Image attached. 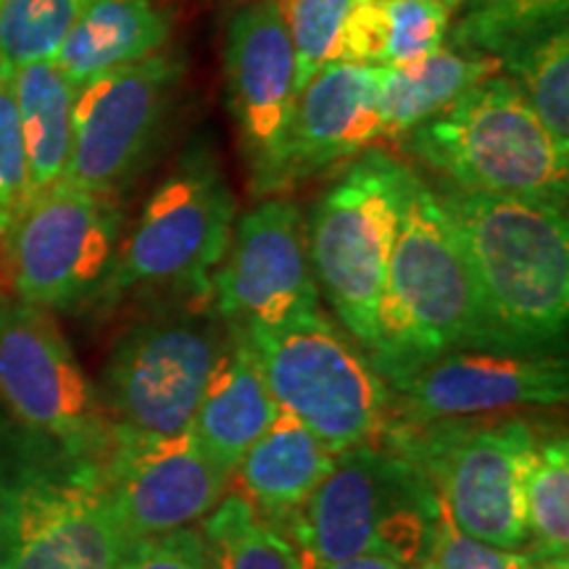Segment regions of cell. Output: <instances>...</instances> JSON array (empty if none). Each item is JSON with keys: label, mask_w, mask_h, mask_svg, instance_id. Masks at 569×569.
Segmentation results:
<instances>
[{"label": "cell", "mask_w": 569, "mask_h": 569, "mask_svg": "<svg viewBox=\"0 0 569 569\" xmlns=\"http://www.w3.org/2000/svg\"><path fill=\"white\" fill-rule=\"evenodd\" d=\"M0 3H3V0H0Z\"/></svg>", "instance_id": "37"}, {"label": "cell", "mask_w": 569, "mask_h": 569, "mask_svg": "<svg viewBox=\"0 0 569 569\" xmlns=\"http://www.w3.org/2000/svg\"><path fill=\"white\" fill-rule=\"evenodd\" d=\"M274 403L246 330L227 325V340L206 382L190 430L209 459L234 472L248 448L274 422Z\"/></svg>", "instance_id": "19"}, {"label": "cell", "mask_w": 569, "mask_h": 569, "mask_svg": "<svg viewBox=\"0 0 569 569\" xmlns=\"http://www.w3.org/2000/svg\"><path fill=\"white\" fill-rule=\"evenodd\" d=\"M440 3H446L448 6V9H459V6H465L467 3V0H440Z\"/></svg>", "instance_id": "35"}, {"label": "cell", "mask_w": 569, "mask_h": 569, "mask_svg": "<svg viewBox=\"0 0 569 569\" xmlns=\"http://www.w3.org/2000/svg\"><path fill=\"white\" fill-rule=\"evenodd\" d=\"M132 546L98 461L0 436V569H119Z\"/></svg>", "instance_id": "3"}, {"label": "cell", "mask_w": 569, "mask_h": 569, "mask_svg": "<svg viewBox=\"0 0 569 569\" xmlns=\"http://www.w3.org/2000/svg\"><path fill=\"white\" fill-rule=\"evenodd\" d=\"M182 74V59L161 51L80 84L61 182L98 196L117 193L159 138Z\"/></svg>", "instance_id": "14"}, {"label": "cell", "mask_w": 569, "mask_h": 569, "mask_svg": "<svg viewBox=\"0 0 569 569\" xmlns=\"http://www.w3.org/2000/svg\"><path fill=\"white\" fill-rule=\"evenodd\" d=\"M232 3H248V0H232Z\"/></svg>", "instance_id": "36"}, {"label": "cell", "mask_w": 569, "mask_h": 569, "mask_svg": "<svg viewBox=\"0 0 569 569\" xmlns=\"http://www.w3.org/2000/svg\"><path fill=\"white\" fill-rule=\"evenodd\" d=\"M172 30V11L159 0H90L53 53V63L80 88L103 71L161 53Z\"/></svg>", "instance_id": "20"}, {"label": "cell", "mask_w": 569, "mask_h": 569, "mask_svg": "<svg viewBox=\"0 0 569 569\" xmlns=\"http://www.w3.org/2000/svg\"><path fill=\"white\" fill-rule=\"evenodd\" d=\"M438 511L436 490L411 461L386 446H361L338 453L315 493L277 530L296 553L319 561L380 553L419 569Z\"/></svg>", "instance_id": "5"}, {"label": "cell", "mask_w": 569, "mask_h": 569, "mask_svg": "<svg viewBox=\"0 0 569 569\" xmlns=\"http://www.w3.org/2000/svg\"><path fill=\"white\" fill-rule=\"evenodd\" d=\"M211 309L246 332L280 330L322 311L301 206L272 196L234 219L230 248L211 277Z\"/></svg>", "instance_id": "13"}, {"label": "cell", "mask_w": 569, "mask_h": 569, "mask_svg": "<svg viewBox=\"0 0 569 569\" xmlns=\"http://www.w3.org/2000/svg\"><path fill=\"white\" fill-rule=\"evenodd\" d=\"M396 425L553 409L569 398V365L559 353H446L390 388Z\"/></svg>", "instance_id": "17"}, {"label": "cell", "mask_w": 569, "mask_h": 569, "mask_svg": "<svg viewBox=\"0 0 569 569\" xmlns=\"http://www.w3.org/2000/svg\"><path fill=\"white\" fill-rule=\"evenodd\" d=\"M119 569H213L203 532L184 528L138 540Z\"/></svg>", "instance_id": "33"}, {"label": "cell", "mask_w": 569, "mask_h": 569, "mask_svg": "<svg viewBox=\"0 0 569 569\" xmlns=\"http://www.w3.org/2000/svg\"><path fill=\"white\" fill-rule=\"evenodd\" d=\"M498 61L501 74L522 90L540 124L569 153V21L525 40Z\"/></svg>", "instance_id": "26"}, {"label": "cell", "mask_w": 569, "mask_h": 569, "mask_svg": "<svg viewBox=\"0 0 569 569\" xmlns=\"http://www.w3.org/2000/svg\"><path fill=\"white\" fill-rule=\"evenodd\" d=\"M401 142L453 190L567 206L569 153L501 71L469 88Z\"/></svg>", "instance_id": "4"}, {"label": "cell", "mask_w": 569, "mask_h": 569, "mask_svg": "<svg viewBox=\"0 0 569 569\" xmlns=\"http://www.w3.org/2000/svg\"><path fill=\"white\" fill-rule=\"evenodd\" d=\"M224 92L256 196L284 184L296 109V56L277 0H248L224 30Z\"/></svg>", "instance_id": "15"}, {"label": "cell", "mask_w": 569, "mask_h": 569, "mask_svg": "<svg viewBox=\"0 0 569 569\" xmlns=\"http://www.w3.org/2000/svg\"><path fill=\"white\" fill-rule=\"evenodd\" d=\"M380 74L382 67L336 61L298 92L284 156L288 188L353 161L380 140Z\"/></svg>", "instance_id": "18"}, {"label": "cell", "mask_w": 569, "mask_h": 569, "mask_svg": "<svg viewBox=\"0 0 569 569\" xmlns=\"http://www.w3.org/2000/svg\"><path fill=\"white\" fill-rule=\"evenodd\" d=\"M246 336L277 407L319 443L332 453L380 443L393 393L361 346L325 311Z\"/></svg>", "instance_id": "9"}, {"label": "cell", "mask_w": 569, "mask_h": 569, "mask_svg": "<svg viewBox=\"0 0 569 569\" xmlns=\"http://www.w3.org/2000/svg\"><path fill=\"white\" fill-rule=\"evenodd\" d=\"M517 353L498 332L436 190L415 172L367 356L390 388L446 353Z\"/></svg>", "instance_id": "1"}, {"label": "cell", "mask_w": 569, "mask_h": 569, "mask_svg": "<svg viewBox=\"0 0 569 569\" xmlns=\"http://www.w3.org/2000/svg\"><path fill=\"white\" fill-rule=\"evenodd\" d=\"M501 71L493 56L443 42L438 51L403 67H382L380 74V140H403L411 130L438 117L469 88Z\"/></svg>", "instance_id": "22"}, {"label": "cell", "mask_w": 569, "mask_h": 569, "mask_svg": "<svg viewBox=\"0 0 569 569\" xmlns=\"http://www.w3.org/2000/svg\"><path fill=\"white\" fill-rule=\"evenodd\" d=\"M411 177L415 169L372 146L348 161L306 219L319 293L365 353Z\"/></svg>", "instance_id": "7"}, {"label": "cell", "mask_w": 569, "mask_h": 569, "mask_svg": "<svg viewBox=\"0 0 569 569\" xmlns=\"http://www.w3.org/2000/svg\"><path fill=\"white\" fill-rule=\"evenodd\" d=\"M538 425L517 415L388 422L380 443L425 475L440 507L465 536L493 549H528L525 475Z\"/></svg>", "instance_id": "6"}, {"label": "cell", "mask_w": 569, "mask_h": 569, "mask_svg": "<svg viewBox=\"0 0 569 569\" xmlns=\"http://www.w3.org/2000/svg\"><path fill=\"white\" fill-rule=\"evenodd\" d=\"M203 540L213 569H298L293 546L267 525L246 498L227 493L203 519Z\"/></svg>", "instance_id": "27"}, {"label": "cell", "mask_w": 569, "mask_h": 569, "mask_svg": "<svg viewBox=\"0 0 569 569\" xmlns=\"http://www.w3.org/2000/svg\"><path fill=\"white\" fill-rule=\"evenodd\" d=\"M11 90L24 140L30 196H34L61 182L67 172L77 88L53 59H40L11 71Z\"/></svg>", "instance_id": "23"}, {"label": "cell", "mask_w": 569, "mask_h": 569, "mask_svg": "<svg viewBox=\"0 0 569 569\" xmlns=\"http://www.w3.org/2000/svg\"><path fill=\"white\" fill-rule=\"evenodd\" d=\"M465 6L451 32V46L493 59L565 24L569 17V0H467Z\"/></svg>", "instance_id": "28"}, {"label": "cell", "mask_w": 569, "mask_h": 569, "mask_svg": "<svg viewBox=\"0 0 569 569\" xmlns=\"http://www.w3.org/2000/svg\"><path fill=\"white\" fill-rule=\"evenodd\" d=\"M451 9L440 0H359L348 17L343 61L403 67L448 40Z\"/></svg>", "instance_id": "24"}, {"label": "cell", "mask_w": 569, "mask_h": 569, "mask_svg": "<svg viewBox=\"0 0 569 569\" xmlns=\"http://www.w3.org/2000/svg\"><path fill=\"white\" fill-rule=\"evenodd\" d=\"M98 465L132 543L203 522L232 482V475L213 465L190 427L174 436L113 427Z\"/></svg>", "instance_id": "16"}, {"label": "cell", "mask_w": 569, "mask_h": 569, "mask_svg": "<svg viewBox=\"0 0 569 569\" xmlns=\"http://www.w3.org/2000/svg\"><path fill=\"white\" fill-rule=\"evenodd\" d=\"M336 457L338 453L319 443L315 432L306 430L290 411L280 409L269 430L234 467V493L246 498L267 525L277 528L315 493L336 465Z\"/></svg>", "instance_id": "21"}, {"label": "cell", "mask_w": 569, "mask_h": 569, "mask_svg": "<svg viewBox=\"0 0 569 569\" xmlns=\"http://www.w3.org/2000/svg\"><path fill=\"white\" fill-rule=\"evenodd\" d=\"M0 403L19 430L77 459L101 461L113 425L56 319L0 293Z\"/></svg>", "instance_id": "11"}, {"label": "cell", "mask_w": 569, "mask_h": 569, "mask_svg": "<svg viewBox=\"0 0 569 569\" xmlns=\"http://www.w3.org/2000/svg\"><path fill=\"white\" fill-rule=\"evenodd\" d=\"M493 325L517 353H559L569 322L567 206L436 190Z\"/></svg>", "instance_id": "2"}, {"label": "cell", "mask_w": 569, "mask_h": 569, "mask_svg": "<svg viewBox=\"0 0 569 569\" xmlns=\"http://www.w3.org/2000/svg\"><path fill=\"white\" fill-rule=\"evenodd\" d=\"M30 201L24 140H21L11 77H0V240Z\"/></svg>", "instance_id": "32"}, {"label": "cell", "mask_w": 569, "mask_h": 569, "mask_svg": "<svg viewBox=\"0 0 569 569\" xmlns=\"http://www.w3.org/2000/svg\"><path fill=\"white\" fill-rule=\"evenodd\" d=\"M119 234L122 211L111 196L69 182L30 196L0 240L13 298L53 311L98 296L117 259Z\"/></svg>", "instance_id": "12"}, {"label": "cell", "mask_w": 569, "mask_h": 569, "mask_svg": "<svg viewBox=\"0 0 569 569\" xmlns=\"http://www.w3.org/2000/svg\"><path fill=\"white\" fill-rule=\"evenodd\" d=\"M419 569H569V565L540 559L532 551H507L480 543L465 536L440 507L430 549Z\"/></svg>", "instance_id": "31"}, {"label": "cell", "mask_w": 569, "mask_h": 569, "mask_svg": "<svg viewBox=\"0 0 569 569\" xmlns=\"http://www.w3.org/2000/svg\"><path fill=\"white\" fill-rule=\"evenodd\" d=\"M528 549L569 565V440L565 427H538L525 475Z\"/></svg>", "instance_id": "25"}, {"label": "cell", "mask_w": 569, "mask_h": 569, "mask_svg": "<svg viewBox=\"0 0 569 569\" xmlns=\"http://www.w3.org/2000/svg\"><path fill=\"white\" fill-rule=\"evenodd\" d=\"M296 559L298 569H415L390 557H380V553H359V557H348L340 561H319L306 557V553H296Z\"/></svg>", "instance_id": "34"}, {"label": "cell", "mask_w": 569, "mask_h": 569, "mask_svg": "<svg viewBox=\"0 0 569 569\" xmlns=\"http://www.w3.org/2000/svg\"><path fill=\"white\" fill-rule=\"evenodd\" d=\"M296 56V96L319 69L343 61L348 17L359 0H277Z\"/></svg>", "instance_id": "30"}, {"label": "cell", "mask_w": 569, "mask_h": 569, "mask_svg": "<svg viewBox=\"0 0 569 569\" xmlns=\"http://www.w3.org/2000/svg\"><path fill=\"white\" fill-rule=\"evenodd\" d=\"M90 0H3L0 3V77L30 61L53 59L69 27Z\"/></svg>", "instance_id": "29"}, {"label": "cell", "mask_w": 569, "mask_h": 569, "mask_svg": "<svg viewBox=\"0 0 569 569\" xmlns=\"http://www.w3.org/2000/svg\"><path fill=\"white\" fill-rule=\"evenodd\" d=\"M238 206L217 156L190 142L119 246L101 296L113 303L132 290L177 288L211 301V277L230 248Z\"/></svg>", "instance_id": "8"}, {"label": "cell", "mask_w": 569, "mask_h": 569, "mask_svg": "<svg viewBox=\"0 0 569 569\" xmlns=\"http://www.w3.org/2000/svg\"><path fill=\"white\" fill-rule=\"evenodd\" d=\"M224 340L227 322L211 306L134 322L113 343L98 386L109 422L156 436L188 430Z\"/></svg>", "instance_id": "10"}]
</instances>
